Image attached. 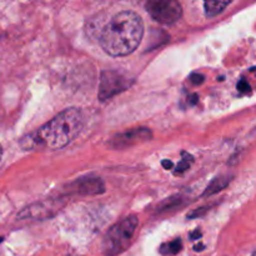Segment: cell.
I'll use <instances>...</instances> for the list:
<instances>
[{
	"instance_id": "6",
	"label": "cell",
	"mask_w": 256,
	"mask_h": 256,
	"mask_svg": "<svg viewBox=\"0 0 256 256\" xmlns=\"http://www.w3.org/2000/svg\"><path fill=\"white\" fill-rule=\"evenodd\" d=\"M65 192L69 195H80V196L100 195L105 192V184L100 178H79L65 186Z\"/></svg>"
},
{
	"instance_id": "10",
	"label": "cell",
	"mask_w": 256,
	"mask_h": 256,
	"mask_svg": "<svg viewBox=\"0 0 256 256\" xmlns=\"http://www.w3.org/2000/svg\"><path fill=\"white\" fill-rule=\"evenodd\" d=\"M230 4V2H222V0H208L204 2L205 15L208 18H214L222 12V10Z\"/></svg>"
},
{
	"instance_id": "9",
	"label": "cell",
	"mask_w": 256,
	"mask_h": 256,
	"mask_svg": "<svg viewBox=\"0 0 256 256\" xmlns=\"http://www.w3.org/2000/svg\"><path fill=\"white\" fill-rule=\"evenodd\" d=\"M232 179V176H230V175H220V176H216L208 185L205 192H202V196H212V195L218 194V192L224 190L230 184Z\"/></svg>"
},
{
	"instance_id": "12",
	"label": "cell",
	"mask_w": 256,
	"mask_h": 256,
	"mask_svg": "<svg viewBox=\"0 0 256 256\" xmlns=\"http://www.w3.org/2000/svg\"><path fill=\"white\" fill-rule=\"evenodd\" d=\"M182 204H184V198L180 196V195H174V196L169 198L165 202H162V205L158 208V212H169V210H174L176 208H180Z\"/></svg>"
},
{
	"instance_id": "23",
	"label": "cell",
	"mask_w": 256,
	"mask_h": 256,
	"mask_svg": "<svg viewBox=\"0 0 256 256\" xmlns=\"http://www.w3.org/2000/svg\"><path fill=\"white\" fill-rule=\"evenodd\" d=\"M2 240H4V239H2V238H0V242H2Z\"/></svg>"
},
{
	"instance_id": "13",
	"label": "cell",
	"mask_w": 256,
	"mask_h": 256,
	"mask_svg": "<svg viewBox=\"0 0 256 256\" xmlns=\"http://www.w3.org/2000/svg\"><path fill=\"white\" fill-rule=\"evenodd\" d=\"M189 80L192 84L194 85H202L204 82L205 76L202 74H199V72H192V75L189 76Z\"/></svg>"
},
{
	"instance_id": "14",
	"label": "cell",
	"mask_w": 256,
	"mask_h": 256,
	"mask_svg": "<svg viewBox=\"0 0 256 256\" xmlns=\"http://www.w3.org/2000/svg\"><path fill=\"white\" fill-rule=\"evenodd\" d=\"M189 168H190V162H185V160H182V162L176 165L175 174H182V172H185L186 170H189Z\"/></svg>"
},
{
	"instance_id": "18",
	"label": "cell",
	"mask_w": 256,
	"mask_h": 256,
	"mask_svg": "<svg viewBox=\"0 0 256 256\" xmlns=\"http://www.w3.org/2000/svg\"><path fill=\"white\" fill-rule=\"evenodd\" d=\"M162 166L164 168V169L169 170V169H172V166H174V164H172V160H169V159H164V160H162Z\"/></svg>"
},
{
	"instance_id": "16",
	"label": "cell",
	"mask_w": 256,
	"mask_h": 256,
	"mask_svg": "<svg viewBox=\"0 0 256 256\" xmlns=\"http://www.w3.org/2000/svg\"><path fill=\"white\" fill-rule=\"evenodd\" d=\"M250 85L249 82H245V80H240L239 82H238V90H239L240 92H250Z\"/></svg>"
},
{
	"instance_id": "24",
	"label": "cell",
	"mask_w": 256,
	"mask_h": 256,
	"mask_svg": "<svg viewBox=\"0 0 256 256\" xmlns=\"http://www.w3.org/2000/svg\"><path fill=\"white\" fill-rule=\"evenodd\" d=\"M252 256H256V252H254V254H252Z\"/></svg>"
},
{
	"instance_id": "15",
	"label": "cell",
	"mask_w": 256,
	"mask_h": 256,
	"mask_svg": "<svg viewBox=\"0 0 256 256\" xmlns=\"http://www.w3.org/2000/svg\"><path fill=\"white\" fill-rule=\"evenodd\" d=\"M208 209H209V206H204V208H200V209L194 210V212H192V214L188 215V218H189V219H194V218L202 216V215H204L205 212H208Z\"/></svg>"
},
{
	"instance_id": "7",
	"label": "cell",
	"mask_w": 256,
	"mask_h": 256,
	"mask_svg": "<svg viewBox=\"0 0 256 256\" xmlns=\"http://www.w3.org/2000/svg\"><path fill=\"white\" fill-rule=\"evenodd\" d=\"M152 138V130L146 129V128H138V129L128 130V132L112 136L110 140V146L114 149H126V148L149 142Z\"/></svg>"
},
{
	"instance_id": "1",
	"label": "cell",
	"mask_w": 256,
	"mask_h": 256,
	"mask_svg": "<svg viewBox=\"0 0 256 256\" xmlns=\"http://www.w3.org/2000/svg\"><path fill=\"white\" fill-rule=\"evenodd\" d=\"M84 124L85 118L82 112L76 108H70L58 114L34 132L22 138L20 146L24 150L62 149L80 134Z\"/></svg>"
},
{
	"instance_id": "2",
	"label": "cell",
	"mask_w": 256,
	"mask_h": 256,
	"mask_svg": "<svg viewBox=\"0 0 256 256\" xmlns=\"http://www.w3.org/2000/svg\"><path fill=\"white\" fill-rule=\"evenodd\" d=\"M144 24L136 12H122L114 15L100 35V45L112 56H126L139 46Z\"/></svg>"
},
{
	"instance_id": "22",
	"label": "cell",
	"mask_w": 256,
	"mask_h": 256,
	"mask_svg": "<svg viewBox=\"0 0 256 256\" xmlns=\"http://www.w3.org/2000/svg\"><path fill=\"white\" fill-rule=\"evenodd\" d=\"M2 146H0V159H2Z\"/></svg>"
},
{
	"instance_id": "19",
	"label": "cell",
	"mask_w": 256,
	"mask_h": 256,
	"mask_svg": "<svg viewBox=\"0 0 256 256\" xmlns=\"http://www.w3.org/2000/svg\"><path fill=\"white\" fill-rule=\"evenodd\" d=\"M182 160H185V162H190V164H192V162H194V158H192L190 154H188V152H182Z\"/></svg>"
},
{
	"instance_id": "8",
	"label": "cell",
	"mask_w": 256,
	"mask_h": 256,
	"mask_svg": "<svg viewBox=\"0 0 256 256\" xmlns=\"http://www.w3.org/2000/svg\"><path fill=\"white\" fill-rule=\"evenodd\" d=\"M60 200H48V202H35L25 208L19 214L20 219H46L52 216L60 210Z\"/></svg>"
},
{
	"instance_id": "17",
	"label": "cell",
	"mask_w": 256,
	"mask_h": 256,
	"mask_svg": "<svg viewBox=\"0 0 256 256\" xmlns=\"http://www.w3.org/2000/svg\"><path fill=\"white\" fill-rule=\"evenodd\" d=\"M202 234L199 229H195L194 232L190 234V239L192 240H199V239H202Z\"/></svg>"
},
{
	"instance_id": "5",
	"label": "cell",
	"mask_w": 256,
	"mask_h": 256,
	"mask_svg": "<svg viewBox=\"0 0 256 256\" xmlns=\"http://www.w3.org/2000/svg\"><path fill=\"white\" fill-rule=\"evenodd\" d=\"M145 9L160 24H174L182 16V4L175 0H150L145 4Z\"/></svg>"
},
{
	"instance_id": "4",
	"label": "cell",
	"mask_w": 256,
	"mask_h": 256,
	"mask_svg": "<svg viewBox=\"0 0 256 256\" xmlns=\"http://www.w3.org/2000/svg\"><path fill=\"white\" fill-rule=\"evenodd\" d=\"M134 82V79H130L128 75L116 70H104L100 75V84L98 98L102 102L112 99L115 95L129 89Z\"/></svg>"
},
{
	"instance_id": "3",
	"label": "cell",
	"mask_w": 256,
	"mask_h": 256,
	"mask_svg": "<svg viewBox=\"0 0 256 256\" xmlns=\"http://www.w3.org/2000/svg\"><path fill=\"white\" fill-rule=\"evenodd\" d=\"M139 220L135 215L125 218L109 229L102 242V252L106 256L122 254L129 248Z\"/></svg>"
},
{
	"instance_id": "20",
	"label": "cell",
	"mask_w": 256,
	"mask_h": 256,
	"mask_svg": "<svg viewBox=\"0 0 256 256\" xmlns=\"http://www.w3.org/2000/svg\"><path fill=\"white\" fill-rule=\"evenodd\" d=\"M198 99H199V96H198L196 94L192 95V96L189 98V100H190L189 102H190V104H192V105H195V104H196V102H198Z\"/></svg>"
},
{
	"instance_id": "11",
	"label": "cell",
	"mask_w": 256,
	"mask_h": 256,
	"mask_svg": "<svg viewBox=\"0 0 256 256\" xmlns=\"http://www.w3.org/2000/svg\"><path fill=\"white\" fill-rule=\"evenodd\" d=\"M182 249V242L180 238L178 239L172 240L170 242H165L160 246V254L165 255V256H172V255H176L180 250Z\"/></svg>"
},
{
	"instance_id": "21",
	"label": "cell",
	"mask_w": 256,
	"mask_h": 256,
	"mask_svg": "<svg viewBox=\"0 0 256 256\" xmlns=\"http://www.w3.org/2000/svg\"><path fill=\"white\" fill-rule=\"evenodd\" d=\"M204 245H202V244H199V245H195V246H194V250H195V252H202V249H204Z\"/></svg>"
}]
</instances>
